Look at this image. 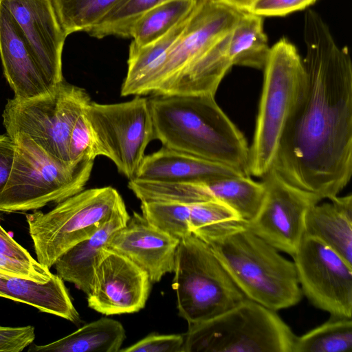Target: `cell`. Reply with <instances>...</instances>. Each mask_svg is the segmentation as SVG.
Masks as SVG:
<instances>
[{
    "label": "cell",
    "instance_id": "obj_1",
    "mask_svg": "<svg viewBox=\"0 0 352 352\" xmlns=\"http://www.w3.org/2000/svg\"><path fill=\"white\" fill-rule=\"evenodd\" d=\"M305 91L282 134L273 168L294 186L330 199L352 175V64L316 12L304 16Z\"/></svg>",
    "mask_w": 352,
    "mask_h": 352
},
{
    "label": "cell",
    "instance_id": "obj_2",
    "mask_svg": "<svg viewBox=\"0 0 352 352\" xmlns=\"http://www.w3.org/2000/svg\"><path fill=\"white\" fill-rule=\"evenodd\" d=\"M214 96L168 94L149 99L155 140L250 176L247 141Z\"/></svg>",
    "mask_w": 352,
    "mask_h": 352
},
{
    "label": "cell",
    "instance_id": "obj_3",
    "mask_svg": "<svg viewBox=\"0 0 352 352\" xmlns=\"http://www.w3.org/2000/svg\"><path fill=\"white\" fill-rule=\"evenodd\" d=\"M208 245L245 298L275 311L300 302L294 262L245 226Z\"/></svg>",
    "mask_w": 352,
    "mask_h": 352
},
{
    "label": "cell",
    "instance_id": "obj_4",
    "mask_svg": "<svg viewBox=\"0 0 352 352\" xmlns=\"http://www.w3.org/2000/svg\"><path fill=\"white\" fill-rule=\"evenodd\" d=\"M263 70L262 92L249 146L250 174L261 178L273 167L286 123L306 86L302 59L286 38L271 47Z\"/></svg>",
    "mask_w": 352,
    "mask_h": 352
},
{
    "label": "cell",
    "instance_id": "obj_5",
    "mask_svg": "<svg viewBox=\"0 0 352 352\" xmlns=\"http://www.w3.org/2000/svg\"><path fill=\"white\" fill-rule=\"evenodd\" d=\"M15 153L8 182L0 193V211L35 210L58 204L84 189L94 161L65 164L25 135L13 138Z\"/></svg>",
    "mask_w": 352,
    "mask_h": 352
},
{
    "label": "cell",
    "instance_id": "obj_6",
    "mask_svg": "<svg viewBox=\"0 0 352 352\" xmlns=\"http://www.w3.org/2000/svg\"><path fill=\"white\" fill-rule=\"evenodd\" d=\"M182 352H292L296 338L276 311L245 298L210 319L188 324Z\"/></svg>",
    "mask_w": 352,
    "mask_h": 352
},
{
    "label": "cell",
    "instance_id": "obj_7",
    "mask_svg": "<svg viewBox=\"0 0 352 352\" xmlns=\"http://www.w3.org/2000/svg\"><path fill=\"white\" fill-rule=\"evenodd\" d=\"M124 202L111 186L82 190L47 212L26 215L36 261L49 268L67 250L89 238Z\"/></svg>",
    "mask_w": 352,
    "mask_h": 352
},
{
    "label": "cell",
    "instance_id": "obj_8",
    "mask_svg": "<svg viewBox=\"0 0 352 352\" xmlns=\"http://www.w3.org/2000/svg\"><path fill=\"white\" fill-rule=\"evenodd\" d=\"M173 272L178 314L188 324L210 319L245 298L211 247L192 234L179 241Z\"/></svg>",
    "mask_w": 352,
    "mask_h": 352
},
{
    "label": "cell",
    "instance_id": "obj_9",
    "mask_svg": "<svg viewBox=\"0 0 352 352\" xmlns=\"http://www.w3.org/2000/svg\"><path fill=\"white\" fill-rule=\"evenodd\" d=\"M91 99L86 91L63 80L38 96L9 99L2 117L6 133L25 135L56 160L70 164L69 138Z\"/></svg>",
    "mask_w": 352,
    "mask_h": 352
},
{
    "label": "cell",
    "instance_id": "obj_10",
    "mask_svg": "<svg viewBox=\"0 0 352 352\" xmlns=\"http://www.w3.org/2000/svg\"><path fill=\"white\" fill-rule=\"evenodd\" d=\"M85 116L94 135L98 155L110 159L129 180L135 179L147 145L155 140L149 99L135 96L119 103L91 101Z\"/></svg>",
    "mask_w": 352,
    "mask_h": 352
},
{
    "label": "cell",
    "instance_id": "obj_11",
    "mask_svg": "<svg viewBox=\"0 0 352 352\" xmlns=\"http://www.w3.org/2000/svg\"><path fill=\"white\" fill-rule=\"evenodd\" d=\"M309 300L331 316L352 317V265L317 239L304 236L292 256Z\"/></svg>",
    "mask_w": 352,
    "mask_h": 352
},
{
    "label": "cell",
    "instance_id": "obj_12",
    "mask_svg": "<svg viewBox=\"0 0 352 352\" xmlns=\"http://www.w3.org/2000/svg\"><path fill=\"white\" fill-rule=\"evenodd\" d=\"M262 178L263 201L245 227L278 251L292 256L304 236L309 209L321 199L290 184L273 168Z\"/></svg>",
    "mask_w": 352,
    "mask_h": 352
},
{
    "label": "cell",
    "instance_id": "obj_13",
    "mask_svg": "<svg viewBox=\"0 0 352 352\" xmlns=\"http://www.w3.org/2000/svg\"><path fill=\"white\" fill-rule=\"evenodd\" d=\"M242 12L219 0L198 1L155 75L150 94L164 95L194 59L230 32Z\"/></svg>",
    "mask_w": 352,
    "mask_h": 352
},
{
    "label": "cell",
    "instance_id": "obj_14",
    "mask_svg": "<svg viewBox=\"0 0 352 352\" xmlns=\"http://www.w3.org/2000/svg\"><path fill=\"white\" fill-rule=\"evenodd\" d=\"M151 283L142 269L122 254L104 248L87 295L88 306L106 316L138 312L146 303Z\"/></svg>",
    "mask_w": 352,
    "mask_h": 352
},
{
    "label": "cell",
    "instance_id": "obj_15",
    "mask_svg": "<svg viewBox=\"0 0 352 352\" xmlns=\"http://www.w3.org/2000/svg\"><path fill=\"white\" fill-rule=\"evenodd\" d=\"M21 30L32 56L51 87L62 82V55L67 36L52 0H0Z\"/></svg>",
    "mask_w": 352,
    "mask_h": 352
},
{
    "label": "cell",
    "instance_id": "obj_16",
    "mask_svg": "<svg viewBox=\"0 0 352 352\" xmlns=\"http://www.w3.org/2000/svg\"><path fill=\"white\" fill-rule=\"evenodd\" d=\"M179 243V239L153 227L134 212L112 235L107 248L129 259L148 274L151 283H157L173 272Z\"/></svg>",
    "mask_w": 352,
    "mask_h": 352
},
{
    "label": "cell",
    "instance_id": "obj_17",
    "mask_svg": "<svg viewBox=\"0 0 352 352\" xmlns=\"http://www.w3.org/2000/svg\"><path fill=\"white\" fill-rule=\"evenodd\" d=\"M0 58L4 76L15 99L32 98L52 87L37 65L14 18L1 3Z\"/></svg>",
    "mask_w": 352,
    "mask_h": 352
},
{
    "label": "cell",
    "instance_id": "obj_18",
    "mask_svg": "<svg viewBox=\"0 0 352 352\" xmlns=\"http://www.w3.org/2000/svg\"><path fill=\"white\" fill-rule=\"evenodd\" d=\"M237 175H244L230 167L163 146L160 150L144 156L135 179L194 182Z\"/></svg>",
    "mask_w": 352,
    "mask_h": 352
},
{
    "label": "cell",
    "instance_id": "obj_19",
    "mask_svg": "<svg viewBox=\"0 0 352 352\" xmlns=\"http://www.w3.org/2000/svg\"><path fill=\"white\" fill-rule=\"evenodd\" d=\"M129 217L126 206L118 210L91 236L72 246L56 261L54 265L56 274L87 295L102 250L107 248L112 235L126 223Z\"/></svg>",
    "mask_w": 352,
    "mask_h": 352
},
{
    "label": "cell",
    "instance_id": "obj_20",
    "mask_svg": "<svg viewBox=\"0 0 352 352\" xmlns=\"http://www.w3.org/2000/svg\"><path fill=\"white\" fill-rule=\"evenodd\" d=\"M0 297L31 305L76 324L80 322L64 280L57 274H53L47 282L41 283L0 273Z\"/></svg>",
    "mask_w": 352,
    "mask_h": 352
},
{
    "label": "cell",
    "instance_id": "obj_21",
    "mask_svg": "<svg viewBox=\"0 0 352 352\" xmlns=\"http://www.w3.org/2000/svg\"><path fill=\"white\" fill-rule=\"evenodd\" d=\"M329 200L309 209L304 236L318 239L352 265V195Z\"/></svg>",
    "mask_w": 352,
    "mask_h": 352
},
{
    "label": "cell",
    "instance_id": "obj_22",
    "mask_svg": "<svg viewBox=\"0 0 352 352\" xmlns=\"http://www.w3.org/2000/svg\"><path fill=\"white\" fill-rule=\"evenodd\" d=\"M191 13L154 42L141 47H129L127 72L121 87V96L150 94L155 75L164 64L172 46L182 33Z\"/></svg>",
    "mask_w": 352,
    "mask_h": 352
},
{
    "label": "cell",
    "instance_id": "obj_23",
    "mask_svg": "<svg viewBox=\"0 0 352 352\" xmlns=\"http://www.w3.org/2000/svg\"><path fill=\"white\" fill-rule=\"evenodd\" d=\"M229 34L194 59L177 76L164 95L215 96L222 79L232 67L228 54Z\"/></svg>",
    "mask_w": 352,
    "mask_h": 352
},
{
    "label": "cell",
    "instance_id": "obj_24",
    "mask_svg": "<svg viewBox=\"0 0 352 352\" xmlns=\"http://www.w3.org/2000/svg\"><path fill=\"white\" fill-rule=\"evenodd\" d=\"M125 339L122 324L113 319L101 318L52 342L32 344L34 352H118Z\"/></svg>",
    "mask_w": 352,
    "mask_h": 352
},
{
    "label": "cell",
    "instance_id": "obj_25",
    "mask_svg": "<svg viewBox=\"0 0 352 352\" xmlns=\"http://www.w3.org/2000/svg\"><path fill=\"white\" fill-rule=\"evenodd\" d=\"M270 48L263 29V17L243 12L228 36L227 54L232 65L263 70Z\"/></svg>",
    "mask_w": 352,
    "mask_h": 352
},
{
    "label": "cell",
    "instance_id": "obj_26",
    "mask_svg": "<svg viewBox=\"0 0 352 352\" xmlns=\"http://www.w3.org/2000/svg\"><path fill=\"white\" fill-rule=\"evenodd\" d=\"M212 200L229 206L245 222L256 215L265 195L263 182H256L250 176L237 175L206 181Z\"/></svg>",
    "mask_w": 352,
    "mask_h": 352
},
{
    "label": "cell",
    "instance_id": "obj_27",
    "mask_svg": "<svg viewBox=\"0 0 352 352\" xmlns=\"http://www.w3.org/2000/svg\"><path fill=\"white\" fill-rule=\"evenodd\" d=\"M198 0H166L144 13L133 25L130 46L144 47L165 35L194 10Z\"/></svg>",
    "mask_w": 352,
    "mask_h": 352
},
{
    "label": "cell",
    "instance_id": "obj_28",
    "mask_svg": "<svg viewBox=\"0 0 352 352\" xmlns=\"http://www.w3.org/2000/svg\"><path fill=\"white\" fill-rule=\"evenodd\" d=\"M245 224L236 212L219 201L210 200L190 205L191 232L208 244Z\"/></svg>",
    "mask_w": 352,
    "mask_h": 352
},
{
    "label": "cell",
    "instance_id": "obj_29",
    "mask_svg": "<svg viewBox=\"0 0 352 352\" xmlns=\"http://www.w3.org/2000/svg\"><path fill=\"white\" fill-rule=\"evenodd\" d=\"M351 351V318L331 316L320 326L296 336L292 352Z\"/></svg>",
    "mask_w": 352,
    "mask_h": 352
},
{
    "label": "cell",
    "instance_id": "obj_30",
    "mask_svg": "<svg viewBox=\"0 0 352 352\" xmlns=\"http://www.w3.org/2000/svg\"><path fill=\"white\" fill-rule=\"evenodd\" d=\"M126 0H52L65 34L87 32Z\"/></svg>",
    "mask_w": 352,
    "mask_h": 352
},
{
    "label": "cell",
    "instance_id": "obj_31",
    "mask_svg": "<svg viewBox=\"0 0 352 352\" xmlns=\"http://www.w3.org/2000/svg\"><path fill=\"white\" fill-rule=\"evenodd\" d=\"M142 215L153 227L179 241L192 234L190 205L174 201H141Z\"/></svg>",
    "mask_w": 352,
    "mask_h": 352
},
{
    "label": "cell",
    "instance_id": "obj_32",
    "mask_svg": "<svg viewBox=\"0 0 352 352\" xmlns=\"http://www.w3.org/2000/svg\"><path fill=\"white\" fill-rule=\"evenodd\" d=\"M166 0H126L87 33L96 38L109 36L131 38L136 21L146 12Z\"/></svg>",
    "mask_w": 352,
    "mask_h": 352
},
{
    "label": "cell",
    "instance_id": "obj_33",
    "mask_svg": "<svg viewBox=\"0 0 352 352\" xmlns=\"http://www.w3.org/2000/svg\"><path fill=\"white\" fill-rule=\"evenodd\" d=\"M69 157L71 164L82 160H93L98 156L96 141L85 116H79L72 131L69 142Z\"/></svg>",
    "mask_w": 352,
    "mask_h": 352
},
{
    "label": "cell",
    "instance_id": "obj_34",
    "mask_svg": "<svg viewBox=\"0 0 352 352\" xmlns=\"http://www.w3.org/2000/svg\"><path fill=\"white\" fill-rule=\"evenodd\" d=\"M184 334L151 333L121 352H182Z\"/></svg>",
    "mask_w": 352,
    "mask_h": 352
},
{
    "label": "cell",
    "instance_id": "obj_35",
    "mask_svg": "<svg viewBox=\"0 0 352 352\" xmlns=\"http://www.w3.org/2000/svg\"><path fill=\"white\" fill-rule=\"evenodd\" d=\"M0 273L19 276L45 283L52 276L50 268L40 263H29L0 253Z\"/></svg>",
    "mask_w": 352,
    "mask_h": 352
},
{
    "label": "cell",
    "instance_id": "obj_36",
    "mask_svg": "<svg viewBox=\"0 0 352 352\" xmlns=\"http://www.w3.org/2000/svg\"><path fill=\"white\" fill-rule=\"evenodd\" d=\"M317 0H256L248 12L261 16H283L304 10Z\"/></svg>",
    "mask_w": 352,
    "mask_h": 352
},
{
    "label": "cell",
    "instance_id": "obj_37",
    "mask_svg": "<svg viewBox=\"0 0 352 352\" xmlns=\"http://www.w3.org/2000/svg\"><path fill=\"white\" fill-rule=\"evenodd\" d=\"M35 339L34 327L0 326V352H21Z\"/></svg>",
    "mask_w": 352,
    "mask_h": 352
},
{
    "label": "cell",
    "instance_id": "obj_38",
    "mask_svg": "<svg viewBox=\"0 0 352 352\" xmlns=\"http://www.w3.org/2000/svg\"><path fill=\"white\" fill-rule=\"evenodd\" d=\"M15 142L6 134H0V193L3 190L12 169Z\"/></svg>",
    "mask_w": 352,
    "mask_h": 352
},
{
    "label": "cell",
    "instance_id": "obj_39",
    "mask_svg": "<svg viewBox=\"0 0 352 352\" xmlns=\"http://www.w3.org/2000/svg\"><path fill=\"white\" fill-rule=\"evenodd\" d=\"M0 253L16 260L37 263L23 246L19 244L0 225Z\"/></svg>",
    "mask_w": 352,
    "mask_h": 352
},
{
    "label": "cell",
    "instance_id": "obj_40",
    "mask_svg": "<svg viewBox=\"0 0 352 352\" xmlns=\"http://www.w3.org/2000/svg\"><path fill=\"white\" fill-rule=\"evenodd\" d=\"M227 6L241 12H248L256 0H219Z\"/></svg>",
    "mask_w": 352,
    "mask_h": 352
}]
</instances>
